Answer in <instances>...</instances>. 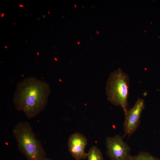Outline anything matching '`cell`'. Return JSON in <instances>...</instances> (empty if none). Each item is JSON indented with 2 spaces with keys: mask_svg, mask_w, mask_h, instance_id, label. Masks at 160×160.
<instances>
[{
  "mask_svg": "<svg viewBox=\"0 0 160 160\" xmlns=\"http://www.w3.org/2000/svg\"><path fill=\"white\" fill-rule=\"evenodd\" d=\"M50 92L49 84L34 77L26 78L17 85L13 103L17 110L29 119L42 112L47 103Z\"/></svg>",
  "mask_w": 160,
  "mask_h": 160,
  "instance_id": "cell-1",
  "label": "cell"
},
{
  "mask_svg": "<svg viewBox=\"0 0 160 160\" xmlns=\"http://www.w3.org/2000/svg\"><path fill=\"white\" fill-rule=\"evenodd\" d=\"M12 133L18 149L27 160H46L45 151L29 123L18 122L13 128Z\"/></svg>",
  "mask_w": 160,
  "mask_h": 160,
  "instance_id": "cell-2",
  "label": "cell"
},
{
  "mask_svg": "<svg viewBox=\"0 0 160 160\" xmlns=\"http://www.w3.org/2000/svg\"><path fill=\"white\" fill-rule=\"evenodd\" d=\"M129 84V76L120 69L111 74L106 83L107 99L113 105L121 107L124 113L128 110Z\"/></svg>",
  "mask_w": 160,
  "mask_h": 160,
  "instance_id": "cell-3",
  "label": "cell"
},
{
  "mask_svg": "<svg viewBox=\"0 0 160 160\" xmlns=\"http://www.w3.org/2000/svg\"><path fill=\"white\" fill-rule=\"evenodd\" d=\"M105 143L106 153L111 160H132L130 147L120 135L107 137Z\"/></svg>",
  "mask_w": 160,
  "mask_h": 160,
  "instance_id": "cell-4",
  "label": "cell"
},
{
  "mask_svg": "<svg viewBox=\"0 0 160 160\" xmlns=\"http://www.w3.org/2000/svg\"><path fill=\"white\" fill-rule=\"evenodd\" d=\"M145 108L144 100L138 98L133 107L124 113L123 128L126 135L131 136L138 128L140 123L141 114Z\"/></svg>",
  "mask_w": 160,
  "mask_h": 160,
  "instance_id": "cell-5",
  "label": "cell"
},
{
  "mask_svg": "<svg viewBox=\"0 0 160 160\" xmlns=\"http://www.w3.org/2000/svg\"><path fill=\"white\" fill-rule=\"evenodd\" d=\"M87 140L82 134L75 132L69 137L68 142L69 152L75 160L87 159V153L85 152Z\"/></svg>",
  "mask_w": 160,
  "mask_h": 160,
  "instance_id": "cell-6",
  "label": "cell"
},
{
  "mask_svg": "<svg viewBox=\"0 0 160 160\" xmlns=\"http://www.w3.org/2000/svg\"><path fill=\"white\" fill-rule=\"evenodd\" d=\"M87 160H104L103 153L96 146L91 147L87 153Z\"/></svg>",
  "mask_w": 160,
  "mask_h": 160,
  "instance_id": "cell-7",
  "label": "cell"
},
{
  "mask_svg": "<svg viewBox=\"0 0 160 160\" xmlns=\"http://www.w3.org/2000/svg\"><path fill=\"white\" fill-rule=\"evenodd\" d=\"M132 160H160L148 152L140 151L136 155L132 156Z\"/></svg>",
  "mask_w": 160,
  "mask_h": 160,
  "instance_id": "cell-8",
  "label": "cell"
},
{
  "mask_svg": "<svg viewBox=\"0 0 160 160\" xmlns=\"http://www.w3.org/2000/svg\"><path fill=\"white\" fill-rule=\"evenodd\" d=\"M46 160H53L51 159H50L49 158L47 157V158Z\"/></svg>",
  "mask_w": 160,
  "mask_h": 160,
  "instance_id": "cell-9",
  "label": "cell"
}]
</instances>
